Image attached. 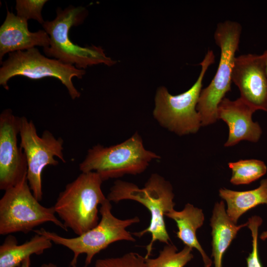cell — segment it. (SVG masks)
I'll list each match as a JSON object with an SVG mask.
<instances>
[{
    "label": "cell",
    "instance_id": "6",
    "mask_svg": "<svg viewBox=\"0 0 267 267\" xmlns=\"http://www.w3.org/2000/svg\"><path fill=\"white\" fill-rule=\"evenodd\" d=\"M241 31V25L236 21L226 20L217 26L214 39L221 50L219 63L212 80L202 89L196 107L202 127L217 121L218 106L231 90L232 70Z\"/></svg>",
    "mask_w": 267,
    "mask_h": 267
},
{
    "label": "cell",
    "instance_id": "16",
    "mask_svg": "<svg viewBox=\"0 0 267 267\" xmlns=\"http://www.w3.org/2000/svg\"><path fill=\"white\" fill-rule=\"evenodd\" d=\"M166 216L176 222L178 228L177 237L185 245L199 251L204 267H211L213 262L203 249L196 236L197 230L202 226L204 221L202 210L187 203L182 210L177 211L173 209L167 213Z\"/></svg>",
    "mask_w": 267,
    "mask_h": 267
},
{
    "label": "cell",
    "instance_id": "24",
    "mask_svg": "<svg viewBox=\"0 0 267 267\" xmlns=\"http://www.w3.org/2000/svg\"><path fill=\"white\" fill-rule=\"evenodd\" d=\"M264 60L266 74L267 76V49L261 54Z\"/></svg>",
    "mask_w": 267,
    "mask_h": 267
},
{
    "label": "cell",
    "instance_id": "11",
    "mask_svg": "<svg viewBox=\"0 0 267 267\" xmlns=\"http://www.w3.org/2000/svg\"><path fill=\"white\" fill-rule=\"evenodd\" d=\"M20 120L10 109L0 115V189L4 191L27 178L26 158L17 141Z\"/></svg>",
    "mask_w": 267,
    "mask_h": 267
},
{
    "label": "cell",
    "instance_id": "13",
    "mask_svg": "<svg viewBox=\"0 0 267 267\" xmlns=\"http://www.w3.org/2000/svg\"><path fill=\"white\" fill-rule=\"evenodd\" d=\"M256 110L241 98L231 100L224 97L219 104L218 120L225 122L228 128V136L225 147L233 146L243 140L258 142L262 130L258 122H254L252 115Z\"/></svg>",
    "mask_w": 267,
    "mask_h": 267
},
{
    "label": "cell",
    "instance_id": "20",
    "mask_svg": "<svg viewBox=\"0 0 267 267\" xmlns=\"http://www.w3.org/2000/svg\"><path fill=\"white\" fill-rule=\"evenodd\" d=\"M192 249L186 245L179 252L174 244H166L154 259H146L148 267H184L193 258Z\"/></svg>",
    "mask_w": 267,
    "mask_h": 267
},
{
    "label": "cell",
    "instance_id": "22",
    "mask_svg": "<svg viewBox=\"0 0 267 267\" xmlns=\"http://www.w3.org/2000/svg\"><path fill=\"white\" fill-rule=\"evenodd\" d=\"M46 0H17L16 10L17 16L28 19H32L43 24L44 23L42 11Z\"/></svg>",
    "mask_w": 267,
    "mask_h": 267
},
{
    "label": "cell",
    "instance_id": "1",
    "mask_svg": "<svg viewBox=\"0 0 267 267\" xmlns=\"http://www.w3.org/2000/svg\"><path fill=\"white\" fill-rule=\"evenodd\" d=\"M107 198L115 203L123 200L135 201L149 211L151 219L149 226L141 231L132 233L138 237L146 233L151 234V241L146 246V259L151 255L155 241L170 244V238L164 217L167 213L174 209L175 203L173 187L163 177L157 174H152L141 188L134 183L117 180L111 187Z\"/></svg>",
    "mask_w": 267,
    "mask_h": 267
},
{
    "label": "cell",
    "instance_id": "8",
    "mask_svg": "<svg viewBox=\"0 0 267 267\" xmlns=\"http://www.w3.org/2000/svg\"><path fill=\"white\" fill-rule=\"evenodd\" d=\"M53 207H45L34 196L27 178L4 191L0 200V234L28 233L44 223L51 222L67 231L56 216Z\"/></svg>",
    "mask_w": 267,
    "mask_h": 267
},
{
    "label": "cell",
    "instance_id": "14",
    "mask_svg": "<svg viewBox=\"0 0 267 267\" xmlns=\"http://www.w3.org/2000/svg\"><path fill=\"white\" fill-rule=\"evenodd\" d=\"M50 40L44 30L30 32L28 20L18 17L7 9L5 20L0 28V60L3 56L17 51H23L35 46L48 47Z\"/></svg>",
    "mask_w": 267,
    "mask_h": 267
},
{
    "label": "cell",
    "instance_id": "17",
    "mask_svg": "<svg viewBox=\"0 0 267 267\" xmlns=\"http://www.w3.org/2000/svg\"><path fill=\"white\" fill-rule=\"evenodd\" d=\"M52 245L49 239L38 233L21 244H18L14 236L9 235L0 246V267H20L31 255H41Z\"/></svg>",
    "mask_w": 267,
    "mask_h": 267
},
{
    "label": "cell",
    "instance_id": "23",
    "mask_svg": "<svg viewBox=\"0 0 267 267\" xmlns=\"http://www.w3.org/2000/svg\"><path fill=\"white\" fill-rule=\"evenodd\" d=\"M262 222V219L258 216L248 219L247 226L251 232L252 249L246 258L247 267H263L259 258L258 240L259 228Z\"/></svg>",
    "mask_w": 267,
    "mask_h": 267
},
{
    "label": "cell",
    "instance_id": "4",
    "mask_svg": "<svg viewBox=\"0 0 267 267\" xmlns=\"http://www.w3.org/2000/svg\"><path fill=\"white\" fill-rule=\"evenodd\" d=\"M215 59L213 51L208 49L200 63L201 68L197 80L184 92L172 95L165 87L157 89L153 115L161 126L180 136L198 132L202 126L197 104L204 76Z\"/></svg>",
    "mask_w": 267,
    "mask_h": 267
},
{
    "label": "cell",
    "instance_id": "26",
    "mask_svg": "<svg viewBox=\"0 0 267 267\" xmlns=\"http://www.w3.org/2000/svg\"><path fill=\"white\" fill-rule=\"evenodd\" d=\"M40 267H59L53 263L44 264Z\"/></svg>",
    "mask_w": 267,
    "mask_h": 267
},
{
    "label": "cell",
    "instance_id": "19",
    "mask_svg": "<svg viewBox=\"0 0 267 267\" xmlns=\"http://www.w3.org/2000/svg\"><path fill=\"white\" fill-rule=\"evenodd\" d=\"M232 171L230 182L234 185L249 184L261 178L267 172L265 163L257 159L240 160L228 163Z\"/></svg>",
    "mask_w": 267,
    "mask_h": 267
},
{
    "label": "cell",
    "instance_id": "18",
    "mask_svg": "<svg viewBox=\"0 0 267 267\" xmlns=\"http://www.w3.org/2000/svg\"><path fill=\"white\" fill-rule=\"evenodd\" d=\"M219 196L226 203L228 216L237 224L239 218L248 211L261 204L267 206V178L262 179L259 186L252 190L238 191L221 188Z\"/></svg>",
    "mask_w": 267,
    "mask_h": 267
},
{
    "label": "cell",
    "instance_id": "12",
    "mask_svg": "<svg viewBox=\"0 0 267 267\" xmlns=\"http://www.w3.org/2000/svg\"><path fill=\"white\" fill-rule=\"evenodd\" d=\"M231 79L240 98L256 111L267 112V76L262 55L248 53L235 57Z\"/></svg>",
    "mask_w": 267,
    "mask_h": 267
},
{
    "label": "cell",
    "instance_id": "9",
    "mask_svg": "<svg viewBox=\"0 0 267 267\" xmlns=\"http://www.w3.org/2000/svg\"><path fill=\"white\" fill-rule=\"evenodd\" d=\"M85 73L84 69L46 57L38 48L33 47L9 53L8 58L2 63L0 69V85L8 89V81L16 76L34 80L53 77L66 87L71 98L75 99L79 98L81 93L74 87L72 78L82 79Z\"/></svg>",
    "mask_w": 267,
    "mask_h": 267
},
{
    "label": "cell",
    "instance_id": "2",
    "mask_svg": "<svg viewBox=\"0 0 267 267\" xmlns=\"http://www.w3.org/2000/svg\"><path fill=\"white\" fill-rule=\"evenodd\" d=\"M103 181L95 172H82L66 185L53 206L66 228L77 235L99 222L98 206L107 200L101 189Z\"/></svg>",
    "mask_w": 267,
    "mask_h": 267
},
{
    "label": "cell",
    "instance_id": "10",
    "mask_svg": "<svg viewBox=\"0 0 267 267\" xmlns=\"http://www.w3.org/2000/svg\"><path fill=\"white\" fill-rule=\"evenodd\" d=\"M19 135L20 146L27 160V178L34 196L41 201L43 198L42 173L48 165L57 166L58 157L66 162L63 151V140L56 138L49 131L45 130L41 136L37 133L36 126L31 120L21 117Z\"/></svg>",
    "mask_w": 267,
    "mask_h": 267
},
{
    "label": "cell",
    "instance_id": "15",
    "mask_svg": "<svg viewBox=\"0 0 267 267\" xmlns=\"http://www.w3.org/2000/svg\"><path fill=\"white\" fill-rule=\"evenodd\" d=\"M212 237V257L214 267H222L224 254L235 238L238 231L247 226V222L237 225L228 216L223 201L216 202L210 220Z\"/></svg>",
    "mask_w": 267,
    "mask_h": 267
},
{
    "label": "cell",
    "instance_id": "3",
    "mask_svg": "<svg viewBox=\"0 0 267 267\" xmlns=\"http://www.w3.org/2000/svg\"><path fill=\"white\" fill-rule=\"evenodd\" d=\"M87 15V10L83 6L70 5L64 9L58 8L55 19L43 24L50 40L49 46L44 48L45 54L64 63L75 65L79 69L99 64L109 66L114 65L116 61L106 56L101 47H82L70 40L71 28L81 24Z\"/></svg>",
    "mask_w": 267,
    "mask_h": 267
},
{
    "label": "cell",
    "instance_id": "21",
    "mask_svg": "<svg viewBox=\"0 0 267 267\" xmlns=\"http://www.w3.org/2000/svg\"><path fill=\"white\" fill-rule=\"evenodd\" d=\"M94 267H148L145 257L130 252L118 257L97 260Z\"/></svg>",
    "mask_w": 267,
    "mask_h": 267
},
{
    "label": "cell",
    "instance_id": "28",
    "mask_svg": "<svg viewBox=\"0 0 267 267\" xmlns=\"http://www.w3.org/2000/svg\"><path fill=\"white\" fill-rule=\"evenodd\" d=\"M72 267H77L76 266H72ZM84 267H87L86 266H85Z\"/></svg>",
    "mask_w": 267,
    "mask_h": 267
},
{
    "label": "cell",
    "instance_id": "5",
    "mask_svg": "<svg viewBox=\"0 0 267 267\" xmlns=\"http://www.w3.org/2000/svg\"><path fill=\"white\" fill-rule=\"evenodd\" d=\"M160 156L144 147L137 133L122 143L109 147L96 144L89 149L80 164L82 173L95 172L103 181L125 175L143 173L150 163Z\"/></svg>",
    "mask_w": 267,
    "mask_h": 267
},
{
    "label": "cell",
    "instance_id": "25",
    "mask_svg": "<svg viewBox=\"0 0 267 267\" xmlns=\"http://www.w3.org/2000/svg\"><path fill=\"white\" fill-rule=\"evenodd\" d=\"M31 266V260L30 257L27 258L25 260H24L21 266L20 267H30Z\"/></svg>",
    "mask_w": 267,
    "mask_h": 267
},
{
    "label": "cell",
    "instance_id": "7",
    "mask_svg": "<svg viewBox=\"0 0 267 267\" xmlns=\"http://www.w3.org/2000/svg\"><path fill=\"white\" fill-rule=\"evenodd\" d=\"M111 202L108 199L100 207L101 216L98 223L92 228L80 235L73 238L64 237L55 232L42 228L34 230L36 233L42 234L55 244L63 246L73 253L71 266H76L79 256L86 254V266L89 265L94 256L111 244L121 240L134 242L135 239L126 228L139 222L137 217L121 220L115 217L111 212Z\"/></svg>",
    "mask_w": 267,
    "mask_h": 267
},
{
    "label": "cell",
    "instance_id": "27",
    "mask_svg": "<svg viewBox=\"0 0 267 267\" xmlns=\"http://www.w3.org/2000/svg\"><path fill=\"white\" fill-rule=\"evenodd\" d=\"M260 239L262 240H265L267 239V230L264 231L262 232V233L261 234Z\"/></svg>",
    "mask_w": 267,
    "mask_h": 267
}]
</instances>
